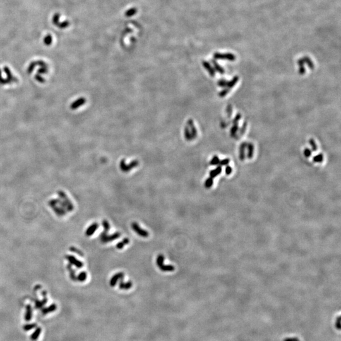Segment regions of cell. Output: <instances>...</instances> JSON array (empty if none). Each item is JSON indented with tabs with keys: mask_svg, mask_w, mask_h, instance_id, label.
Listing matches in <instances>:
<instances>
[{
	"mask_svg": "<svg viewBox=\"0 0 341 341\" xmlns=\"http://www.w3.org/2000/svg\"><path fill=\"white\" fill-rule=\"evenodd\" d=\"M68 25H69V22H67V21H65V22H64L59 23V25H58V27L60 28V29L66 28V27H67L68 26Z\"/></svg>",
	"mask_w": 341,
	"mask_h": 341,
	"instance_id": "obj_41",
	"label": "cell"
},
{
	"mask_svg": "<svg viewBox=\"0 0 341 341\" xmlns=\"http://www.w3.org/2000/svg\"><path fill=\"white\" fill-rule=\"evenodd\" d=\"M203 67H204V68H206V70L208 71V72L209 73V74L210 75L211 77L215 76V70H214V68L211 67L210 65L208 63L206 62V61H203Z\"/></svg>",
	"mask_w": 341,
	"mask_h": 341,
	"instance_id": "obj_15",
	"label": "cell"
},
{
	"mask_svg": "<svg viewBox=\"0 0 341 341\" xmlns=\"http://www.w3.org/2000/svg\"><path fill=\"white\" fill-rule=\"evenodd\" d=\"M44 44L47 45V46H49V45L51 44L53 42V37L50 34H47L46 36L44 37Z\"/></svg>",
	"mask_w": 341,
	"mask_h": 341,
	"instance_id": "obj_30",
	"label": "cell"
},
{
	"mask_svg": "<svg viewBox=\"0 0 341 341\" xmlns=\"http://www.w3.org/2000/svg\"><path fill=\"white\" fill-rule=\"evenodd\" d=\"M306 72V69H305V68L304 67H300V69H299V73L300 75H303Z\"/></svg>",
	"mask_w": 341,
	"mask_h": 341,
	"instance_id": "obj_43",
	"label": "cell"
},
{
	"mask_svg": "<svg viewBox=\"0 0 341 341\" xmlns=\"http://www.w3.org/2000/svg\"><path fill=\"white\" fill-rule=\"evenodd\" d=\"M238 131V123L233 124L232 127L231 128V131H230V135H231V137H232V138L236 137V133H237Z\"/></svg>",
	"mask_w": 341,
	"mask_h": 341,
	"instance_id": "obj_20",
	"label": "cell"
},
{
	"mask_svg": "<svg viewBox=\"0 0 341 341\" xmlns=\"http://www.w3.org/2000/svg\"><path fill=\"white\" fill-rule=\"evenodd\" d=\"M323 160H324V155H323L322 154H319L318 155H315V156H314L313 158V162L315 163H321Z\"/></svg>",
	"mask_w": 341,
	"mask_h": 341,
	"instance_id": "obj_24",
	"label": "cell"
},
{
	"mask_svg": "<svg viewBox=\"0 0 341 341\" xmlns=\"http://www.w3.org/2000/svg\"><path fill=\"white\" fill-rule=\"evenodd\" d=\"M226 111H227V118H231L232 114V107L231 104H229V105L227 106Z\"/></svg>",
	"mask_w": 341,
	"mask_h": 341,
	"instance_id": "obj_35",
	"label": "cell"
},
{
	"mask_svg": "<svg viewBox=\"0 0 341 341\" xmlns=\"http://www.w3.org/2000/svg\"><path fill=\"white\" fill-rule=\"evenodd\" d=\"M99 227V224L96 222L91 224L86 230L85 234L87 236H91L94 234Z\"/></svg>",
	"mask_w": 341,
	"mask_h": 341,
	"instance_id": "obj_9",
	"label": "cell"
},
{
	"mask_svg": "<svg viewBox=\"0 0 341 341\" xmlns=\"http://www.w3.org/2000/svg\"><path fill=\"white\" fill-rule=\"evenodd\" d=\"M85 99L84 98H80L79 99H77L75 103H73L72 104H71V107L72 109H76L77 107H80V106L83 105V104H85Z\"/></svg>",
	"mask_w": 341,
	"mask_h": 341,
	"instance_id": "obj_16",
	"label": "cell"
},
{
	"mask_svg": "<svg viewBox=\"0 0 341 341\" xmlns=\"http://www.w3.org/2000/svg\"><path fill=\"white\" fill-rule=\"evenodd\" d=\"M164 256L162 255V254H160V255H159L157 257V260H156V264L158 267H160L161 266H162L164 264Z\"/></svg>",
	"mask_w": 341,
	"mask_h": 341,
	"instance_id": "obj_22",
	"label": "cell"
},
{
	"mask_svg": "<svg viewBox=\"0 0 341 341\" xmlns=\"http://www.w3.org/2000/svg\"><path fill=\"white\" fill-rule=\"evenodd\" d=\"M59 18H60V15H59V13L55 14V15H54L53 17V23H54V25L57 26V27H58L59 23H60L59 22Z\"/></svg>",
	"mask_w": 341,
	"mask_h": 341,
	"instance_id": "obj_26",
	"label": "cell"
},
{
	"mask_svg": "<svg viewBox=\"0 0 341 341\" xmlns=\"http://www.w3.org/2000/svg\"><path fill=\"white\" fill-rule=\"evenodd\" d=\"M303 60H304V62L306 63L307 64V65L308 66V67L310 68V69H313V68H314L313 63L308 58V57H304V58H303Z\"/></svg>",
	"mask_w": 341,
	"mask_h": 341,
	"instance_id": "obj_27",
	"label": "cell"
},
{
	"mask_svg": "<svg viewBox=\"0 0 341 341\" xmlns=\"http://www.w3.org/2000/svg\"><path fill=\"white\" fill-rule=\"evenodd\" d=\"M219 162H220V159H219V158L218 157L217 155H214V156L212 157V159L210 161V164L212 166H215V165H217V164H219Z\"/></svg>",
	"mask_w": 341,
	"mask_h": 341,
	"instance_id": "obj_29",
	"label": "cell"
},
{
	"mask_svg": "<svg viewBox=\"0 0 341 341\" xmlns=\"http://www.w3.org/2000/svg\"><path fill=\"white\" fill-rule=\"evenodd\" d=\"M131 226L133 231L140 236H141V237H142V238L149 237V232L147 231H146V230H145V229H142L141 227H140L137 222H133L132 224H131Z\"/></svg>",
	"mask_w": 341,
	"mask_h": 341,
	"instance_id": "obj_3",
	"label": "cell"
},
{
	"mask_svg": "<svg viewBox=\"0 0 341 341\" xmlns=\"http://www.w3.org/2000/svg\"><path fill=\"white\" fill-rule=\"evenodd\" d=\"M102 225H103V226L104 227V231L108 232L109 231V229H110V224L108 222V221H107L106 220H103V222H102Z\"/></svg>",
	"mask_w": 341,
	"mask_h": 341,
	"instance_id": "obj_33",
	"label": "cell"
},
{
	"mask_svg": "<svg viewBox=\"0 0 341 341\" xmlns=\"http://www.w3.org/2000/svg\"><path fill=\"white\" fill-rule=\"evenodd\" d=\"M188 128H189L191 134V136H192V138L193 139L195 138L197 135V131H196L195 127L194 126L193 122L192 120H191V119H189L188 121Z\"/></svg>",
	"mask_w": 341,
	"mask_h": 341,
	"instance_id": "obj_11",
	"label": "cell"
},
{
	"mask_svg": "<svg viewBox=\"0 0 341 341\" xmlns=\"http://www.w3.org/2000/svg\"><path fill=\"white\" fill-rule=\"evenodd\" d=\"M232 167L230 166H227L226 167V169H225V172L227 175H230L232 173Z\"/></svg>",
	"mask_w": 341,
	"mask_h": 341,
	"instance_id": "obj_40",
	"label": "cell"
},
{
	"mask_svg": "<svg viewBox=\"0 0 341 341\" xmlns=\"http://www.w3.org/2000/svg\"><path fill=\"white\" fill-rule=\"evenodd\" d=\"M125 277V274L123 272H118V273H116V274L114 275V276L111 277V279L110 280V286L111 287H114L116 285V284L118 283V280H123V278Z\"/></svg>",
	"mask_w": 341,
	"mask_h": 341,
	"instance_id": "obj_6",
	"label": "cell"
},
{
	"mask_svg": "<svg viewBox=\"0 0 341 341\" xmlns=\"http://www.w3.org/2000/svg\"><path fill=\"white\" fill-rule=\"evenodd\" d=\"M312 151H311L310 149L308 148H306L304 150V155L307 158L310 157L311 155H312Z\"/></svg>",
	"mask_w": 341,
	"mask_h": 341,
	"instance_id": "obj_37",
	"label": "cell"
},
{
	"mask_svg": "<svg viewBox=\"0 0 341 341\" xmlns=\"http://www.w3.org/2000/svg\"><path fill=\"white\" fill-rule=\"evenodd\" d=\"M130 243V240L128 238H124L123 240L122 241H121L120 242H119V243L116 244V248L118 250H121L123 248H124L125 246H126L127 244H129Z\"/></svg>",
	"mask_w": 341,
	"mask_h": 341,
	"instance_id": "obj_18",
	"label": "cell"
},
{
	"mask_svg": "<svg viewBox=\"0 0 341 341\" xmlns=\"http://www.w3.org/2000/svg\"><path fill=\"white\" fill-rule=\"evenodd\" d=\"M309 143L311 145V147H312V149L313 151L316 152L317 150H318V147H317V145H316L315 141L313 139H311L309 140Z\"/></svg>",
	"mask_w": 341,
	"mask_h": 341,
	"instance_id": "obj_31",
	"label": "cell"
},
{
	"mask_svg": "<svg viewBox=\"0 0 341 341\" xmlns=\"http://www.w3.org/2000/svg\"><path fill=\"white\" fill-rule=\"evenodd\" d=\"M230 162V159L228 158H226V159H222L220 161L219 164L220 166H227V164H228Z\"/></svg>",
	"mask_w": 341,
	"mask_h": 341,
	"instance_id": "obj_38",
	"label": "cell"
},
{
	"mask_svg": "<svg viewBox=\"0 0 341 341\" xmlns=\"http://www.w3.org/2000/svg\"><path fill=\"white\" fill-rule=\"evenodd\" d=\"M212 63H213V65H214V67L215 70H216L217 71V72H219V73H220L221 74L224 73V72H225V71H224V70L223 69V68L221 67L217 63H216V62L214 61H212Z\"/></svg>",
	"mask_w": 341,
	"mask_h": 341,
	"instance_id": "obj_23",
	"label": "cell"
},
{
	"mask_svg": "<svg viewBox=\"0 0 341 341\" xmlns=\"http://www.w3.org/2000/svg\"><path fill=\"white\" fill-rule=\"evenodd\" d=\"M214 58L215 59H227V60H229V61H234L236 59V57L234 55H232V54H230V53H226V54H220V53H216L214 55Z\"/></svg>",
	"mask_w": 341,
	"mask_h": 341,
	"instance_id": "obj_8",
	"label": "cell"
},
{
	"mask_svg": "<svg viewBox=\"0 0 341 341\" xmlns=\"http://www.w3.org/2000/svg\"><path fill=\"white\" fill-rule=\"evenodd\" d=\"M241 118V115L240 113H238L237 115H236V116L234 117V118L232 120V123L234 124V123H238V121L240 120Z\"/></svg>",
	"mask_w": 341,
	"mask_h": 341,
	"instance_id": "obj_39",
	"label": "cell"
},
{
	"mask_svg": "<svg viewBox=\"0 0 341 341\" xmlns=\"http://www.w3.org/2000/svg\"><path fill=\"white\" fill-rule=\"evenodd\" d=\"M66 258L68 260V261L70 263L71 265L75 266L77 268H81L83 266V264L81 261L77 260L75 257L72 255H67L66 256Z\"/></svg>",
	"mask_w": 341,
	"mask_h": 341,
	"instance_id": "obj_7",
	"label": "cell"
},
{
	"mask_svg": "<svg viewBox=\"0 0 341 341\" xmlns=\"http://www.w3.org/2000/svg\"><path fill=\"white\" fill-rule=\"evenodd\" d=\"M217 85H218V86L220 87H223V88L227 87V80H226L225 79H220L219 80V81H218Z\"/></svg>",
	"mask_w": 341,
	"mask_h": 341,
	"instance_id": "obj_34",
	"label": "cell"
},
{
	"mask_svg": "<svg viewBox=\"0 0 341 341\" xmlns=\"http://www.w3.org/2000/svg\"><path fill=\"white\" fill-rule=\"evenodd\" d=\"M298 65L300 66V67H304V62L303 59H299L298 61Z\"/></svg>",
	"mask_w": 341,
	"mask_h": 341,
	"instance_id": "obj_44",
	"label": "cell"
},
{
	"mask_svg": "<svg viewBox=\"0 0 341 341\" xmlns=\"http://www.w3.org/2000/svg\"><path fill=\"white\" fill-rule=\"evenodd\" d=\"M49 205L51 206L53 208V209H54V210H55V213L58 215H59V216H61V215H64L66 214V209H65L64 208L61 207L60 205L58 204V200H51L49 203Z\"/></svg>",
	"mask_w": 341,
	"mask_h": 341,
	"instance_id": "obj_2",
	"label": "cell"
},
{
	"mask_svg": "<svg viewBox=\"0 0 341 341\" xmlns=\"http://www.w3.org/2000/svg\"><path fill=\"white\" fill-rule=\"evenodd\" d=\"M229 91H230V89L227 88V87L224 88V89H222V91H221L219 93V96L220 97H224L225 96H226V95L229 93Z\"/></svg>",
	"mask_w": 341,
	"mask_h": 341,
	"instance_id": "obj_32",
	"label": "cell"
},
{
	"mask_svg": "<svg viewBox=\"0 0 341 341\" xmlns=\"http://www.w3.org/2000/svg\"><path fill=\"white\" fill-rule=\"evenodd\" d=\"M213 183H214L213 178L210 177L208 179H207V180L205 181V183H204V186L206 188H211L212 185H213Z\"/></svg>",
	"mask_w": 341,
	"mask_h": 341,
	"instance_id": "obj_28",
	"label": "cell"
},
{
	"mask_svg": "<svg viewBox=\"0 0 341 341\" xmlns=\"http://www.w3.org/2000/svg\"><path fill=\"white\" fill-rule=\"evenodd\" d=\"M107 232H108L103 231L100 235V240L103 243H107L108 242L115 241L121 236V233L119 232H116L111 235H108Z\"/></svg>",
	"mask_w": 341,
	"mask_h": 341,
	"instance_id": "obj_1",
	"label": "cell"
},
{
	"mask_svg": "<svg viewBox=\"0 0 341 341\" xmlns=\"http://www.w3.org/2000/svg\"><path fill=\"white\" fill-rule=\"evenodd\" d=\"M159 269L161 270L163 272H172L174 270V267L172 265H164L163 264L162 266H161Z\"/></svg>",
	"mask_w": 341,
	"mask_h": 341,
	"instance_id": "obj_19",
	"label": "cell"
},
{
	"mask_svg": "<svg viewBox=\"0 0 341 341\" xmlns=\"http://www.w3.org/2000/svg\"><path fill=\"white\" fill-rule=\"evenodd\" d=\"M247 143L243 142L239 148V158L241 161H244L245 159V149L246 148Z\"/></svg>",
	"mask_w": 341,
	"mask_h": 341,
	"instance_id": "obj_10",
	"label": "cell"
},
{
	"mask_svg": "<svg viewBox=\"0 0 341 341\" xmlns=\"http://www.w3.org/2000/svg\"><path fill=\"white\" fill-rule=\"evenodd\" d=\"M139 165V163L137 162V161H133L132 163H131L130 165H126V164H125V161H122L121 163H120V167H121V169L123 170V171L125 172H127L128 171H130V170L133 168V167H135L136 166H137Z\"/></svg>",
	"mask_w": 341,
	"mask_h": 341,
	"instance_id": "obj_5",
	"label": "cell"
},
{
	"mask_svg": "<svg viewBox=\"0 0 341 341\" xmlns=\"http://www.w3.org/2000/svg\"><path fill=\"white\" fill-rule=\"evenodd\" d=\"M68 269L70 272V276L71 279L73 280H77V276L75 274V271L73 269L71 268V267L70 265H68Z\"/></svg>",
	"mask_w": 341,
	"mask_h": 341,
	"instance_id": "obj_25",
	"label": "cell"
},
{
	"mask_svg": "<svg viewBox=\"0 0 341 341\" xmlns=\"http://www.w3.org/2000/svg\"><path fill=\"white\" fill-rule=\"evenodd\" d=\"M87 275L86 272L82 271L80 272L79 274L78 275V276L77 277V280L80 281V282H84L87 279Z\"/></svg>",
	"mask_w": 341,
	"mask_h": 341,
	"instance_id": "obj_21",
	"label": "cell"
},
{
	"mask_svg": "<svg viewBox=\"0 0 341 341\" xmlns=\"http://www.w3.org/2000/svg\"><path fill=\"white\" fill-rule=\"evenodd\" d=\"M238 80H239V77L238 76H234V77L232 78V80H230V81H227V87L230 89H232V87H234L235 86V85L238 82Z\"/></svg>",
	"mask_w": 341,
	"mask_h": 341,
	"instance_id": "obj_17",
	"label": "cell"
},
{
	"mask_svg": "<svg viewBox=\"0 0 341 341\" xmlns=\"http://www.w3.org/2000/svg\"><path fill=\"white\" fill-rule=\"evenodd\" d=\"M247 149H248V153H247V157L248 159H251L253 158V154H254V145L253 143H247Z\"/></svg>",
	"mask_w": 341,
	"mask_h": 341,
	"instance_id": "obj_14",
	"label": "cell"
},
{
	"mask_svg": "<svg viewBox=\"0 0 341 341\" xmlns=\"http://www.w3.org/2000/svg\"><path fill=\"white\" fill-rule=\"evenodd\" d=\"M246 128H247V123L245 121V122H244L243 126H242V127L240 129V136L243 135L245 133V131H246Z\"/></svg>",
	"mask_w": 341,
	"mask_h": 341,
	"instance_id": "obj_36",
	"label": "cell"
},
{
	"mask_svg": "<svg viewBox=\"0 0 341 341\" xmlns=\"http://www.w3.org/2000/svg\"><path fill=\"white\" fill-rule=\"evenodd\" d=\"M59 196L61 197V199L63 200V202H64L65 205L66 206V209L68 211L71 212L72 211L73 209H74V206L72 204V203L70 200V199L68 198L67 196V195H65V193L64 192H63V191H59Z\"/></svg>",
	"mask_w": 341,
	"mask_h": 341,
	"instance_id": "obj_4",
	"label": "cell"
},
{
	"mask_svg": "<svg viewBox=\"0 0 341 341\" xmlns=\"http://www.w3.org/2000/svg\"><path fill=\"white\" fill-rule=\"evenodd\" d=\"M221 172H222V167L220 166H217V168L210 170V173H209V175H210V178H214L218 175H219Z\"/></svg>",
	"mask_w": 341,
	"mask_h": 341,
	"instance_id": "obj_13",
	"label": "cell"
},
{
	"mask_svg": "<svg viewBox=\"0 0 341 341\" xmlns=\"http://www.w3.org/2000/svg\"><path fill=\"white\" fill-rule=\"evenodd\" d=\"M132 282L131 281H127L125 282L123 280H121L119 283V288L122 290H128L132 287Z\"/></svg>",
	"mask_w": 341,
	"mask_h": 341,
	"instance_id": "obj_12",
	"label": "cell"
},
{
	"mask_svg": "<svg viewBox=\"0 0 341 341\" xmlns=\"http://www.w3.org/2000/svg\"><path fill=\"white\" fill-rule=\"evenodd\" d=\"M70 250L71 251V252H75V253H77V254H79V255H80V256H83V253H82L81 252H80V250H77V248H75V247H71V248H70Z\"/></svg>",
	"mask_w": 341,
	"mask_h": 341,
	"instance_id": "obj_42",
	"label": "cell"
}]
</instances>
